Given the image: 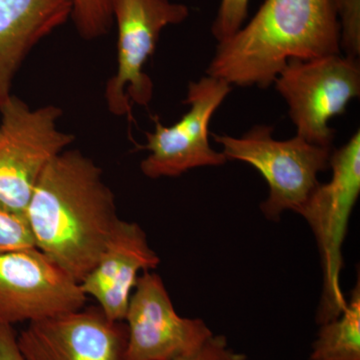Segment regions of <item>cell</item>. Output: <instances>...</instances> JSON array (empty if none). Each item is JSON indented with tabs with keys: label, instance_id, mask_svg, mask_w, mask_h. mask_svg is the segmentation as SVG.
<instances>
[{
	"label": "cell",
	"instance_id": "6da1fadb",
	"mask_svg": "<svg viewBox=\"0 0 360 360\" xmlns=\"http://www.w3.org/2000/svg\"><path fill=\"white\" fill-rule=\"evenodd\" d=\"M25 219L35 248L79 283L120 219L101 168L79 150L66 149L40 175Z\"/></svg>",
	"mask_w": 360,
	"mask_h": 360
},
{
	"label": "cell",
	"instance_id": "7a4b0ae2",
	"mask_svg": "<svg viewBox=\"0 0 360 360\" xmlns=\"http://www.w3.org/2000/svg\"><path fill=\"white\" fill-rule=\"evenodd\" d=\"M336 53L340 30L330 0H265L250 23L219 42L207 75L265 89L292 59Z\"/></svg>",
	"mask_w": 360,
	"mask_h": 360
},
{
	"label": "cell",
	"instance_id": "3957f363",
	"mask_svg": "<svg viewBox=\"0 0 360 360\" xmlns=\"http://www.w3.org/2000/svg\"><path fill=\"white\" fill-rule=\"evenodd\" d=\"M274 127L257 125L240 137L212 134L227 160L252 165L266 180L269 198L260 205L267 219L278 221L286 210L300 212L315 188L319 172L329 167L331 148L296 135L288 141L272 137Z\"/></svg>",
	"mask_w": 360,
	"mask_h": 360
},
{
	"label": "cell",
	"instance_id": "277c9868",
	"mask_svg": "<svg viewBox=\"0 0 360 360\" xmlns=\"http://www.w3.org/2000/svg\"><path fill=\"white\" fill-rule=\"evenodd\" d=\"M329 167L333 168L330 181L319 184L298 212L314 232L321 255L323 286L316 312L319 326L338 319L347 307L340 274L348 222L360 194L359 130L331 153Z\"/></svg>",
	"mask_w": 360,
	"mask_h": 360
},
{
	"label": "cell",
	"instance_id": "5b68a950",
	"mask_svg": "<svg viewBox=\"0 0 360 360\" xmlns=\"http://www.w3.org/2000/svg\"><path fill=\"white\" fill-rule=\"evenodd\" d=\"M0 113V208L25 217L40 175L75 136L58 129V106L32 110L11 96Z\"/></svg>",
	"mask_w": 360,
	"mask_h": 360
},
{
	"label": "cell",
	"instance_id": "8992f818",
	"mask_svg": "<svg viewBox=\"0 0 360 360\" xmlns=\"http://www.w3.org/2000/svg\"><path fill=\"white\" fill-rule=\"evenodd\" d=\"M290 108L297 136L331 148L335 130L328 122L342 115L360 94L359 59L330 54L307 60L292 59L274 82Z\"/></svg>",
	"mask_w": 360,
	"mask_h": 360
},
{
	"label": "cell",
	"instance_id": "52a82bcc",
	"mask_svg": "<svg viewBox=\"0 0 360 360\" xmlns=\"http://www.w3.org/2000/svg\"><path fill=\"white\" fill-rule=\"evenodd\" d=\"M113 21L117 25V70L105 87L111 113L131 117L132 104L146 106L153 84L144 66L155 53L160 33L188 18L186 4L170 0H115Z\"/></svg>",
	"mask_w": 360,
	"mask_h": 360
},
{
	"label": "cell",
	"instance_id": "ba28073f",
	"mask_svg": "<svg viewBox=\"0 0 360 360\" xmlns=\"http://www.w3.org/2000/svg\"><path fill=\"white\" fill-rule=\"evenodd\" d=\"M231 85L213 77L191 82L184 103L191 106L175 124L165 127L155 118V129L146 134L149 155L141 161L148 179L177 177L193 168L219 167L227 160L210 146L208 129L217 108L231 94Z\"/></svg>",
	"mask_w": 360,
	"mask_h": 360
},
{
	"label": "cell",
	"instance_id": "9c48e42d",
	"mask_svg": "<svg viewBox=\"0 0 360 360\" xmlns=\"http://www.w3.org/2000/svg\"><path fill=\"white\" fill-rule=\"evenodd\" d=\"M86 300L80 283L35 246L0 252V323L75 311Z\"/></svg>",
	"mask_w": 360,
	"mask_h": 360
},
{
	"label": "cell",
	"instance_id": "30bf717a",
	"mask_svg": "<svg viewBox=\"0 0 360 360\" xmlns=\"http://www.w3.org/2000/svg\"><path fill=\"white\" fill-rule=\"evenodd\" d=\"M123 321L124 360H175L200 349L213 335L202 319L177 314L162 278L151 270L137 279Z\"/></svg>",
	"mask_w": 360,
	"mask_h": 360
},
{
	"label": "cell",
	"instance_id": "8fae6325",
	"mask_svg": "<svg viewBox=\"0 0 360 360\" xmlns=\"http://www.w3.org/2000/svg\"><path fill=\"white\" fill-rule=\"evenodd\" d=\"M127 328L98 307L28 323L18 335L25 360H124Z\"/></svg>",
	"mask_w": 360,
	"mask_h": 360
},
{
	"label": "cell",
	"instance_id": "7c38bea8",
	"mask_svg": "<svg viewBox=\"0 0 360 360\" xmlns=\"http://www.w3.org/2000/svg\"><path fill=\"white\" fill-rule=\"evenodd\" d=\"M160 264L139 224L120 219L91 271L80 283L84 295L115 321H124L130 296L144 271Z\"/></svg>",
	"mask_w": 360,
	"mask_h": 360
},
{
	"label": "cell",
	"instance_id": "4fadbf2b",
	"mask_svg": "<svg viewBox=\"0 0 360 360\" xmlns=\"http://www.w3.org/2000/svg\"><path fill=\"white\" fill-rule=\"evenodd\" d=\"M72 0H0V106L16 71L40 40L65 25Z\"/></svg>",
	"mask_w": 360,
	"mask_h": 360
},
{
	"label": "cell",
	"instance_id": "5bb4252c",
	"mask_svg": "<svg viewBox=\"0 0 360 360\" xmlns=\"http://www.w3.org/2000/svg\"><path fill=\"white\" fill-rule=\"evenodd\" d=\"M310 360H360L359 278L342 314L321 324Z\"/></svg>",
	"mask_w": 360,
	"mask_h": 360
},
{
	"label": "cell",
	"instance_id": "9a60e30c",
	"mask_svg": "<svg viewBox=\"0 0 360 360\" xmlns=\"http://www.w3.org/2000/svg\"><path fill=\"white\" fill-rule=\"evenodd\" d=\"M113 2L115 0H72L71 18L84 39H97L108 32L113 22Z\"/></svg>",
	"mask_w": 360,
	"mask_h": 360
},
{
	"label": "cell",
	"instance_id": "2e32d148",
	"mask_svg": "<svg viewBox=\"0 0 360 360\" xmlns=\"http://www.w3.org/2000/svg\"><path fill=\"white\" fill-rule=\"evenodd\" d=\"M340 30V49L345 56L359 59L360 0H330Z\"/></svg>",
	"mask_w": 360,
	"mask_h": 360
},
{
	"label": "cell",
	"instance_id": "e0dca14e",
	"mask_svg": "<svg viewBox=\"0 0 360 360\" xmlns=\"http://www.w3.org/2000/svg\"><path fill=\"white\" fill-rule=\"evenodd\" d=\"M34 246L25 217L0 208V252Z\"/></svg>",
	"mask_w": 360,
	"mask_h": 360
},
{
	"label": "cell",
	"instance_id": "ac0fdd59",
	"mask_svg": "<svg viewBox=\"0 0 360 360\" xmlns=\"http://www.w3.org/2000/svg\"><path fill=\"white\" fill-rule=\"evenodd\" d=\"M250 0H221L213 22V37L220 42L240 30L248 15Z\"/></svg>",
	"mask_w": 360,
	"mask_h": 360
},
{
	"label": "cell",
	"instance_id": "d6986e66",
	"mask_svg": "<svg viewBox=\"0 0 360 360\" xmlns=\"http://www.w3.org/2000/svg\"><path fill=\"white\" fill-rule=\"evenodd\" d=\"M245 354L236 352L229 345L224 335H213L205 345L186 356L175 360H246Z\"/></svg>",
	"mask_w": 360,
	"mask_h": 360
},
{
	"label": "cell",
	"instance_id": "ffe728a7",
	"mask_svg": "<svg viewBox=\"0 0 360 360\" xmlns=\"http://www.w3.org/2000/svg\"><path fill=\"white\" fill-rule=\"evenodd\" d=\"M0 360H25L18 345L13 326L0 323Z\"/></svg>",
	"mask_w": 360,
	"mask_h": 360
}]
</instances>
